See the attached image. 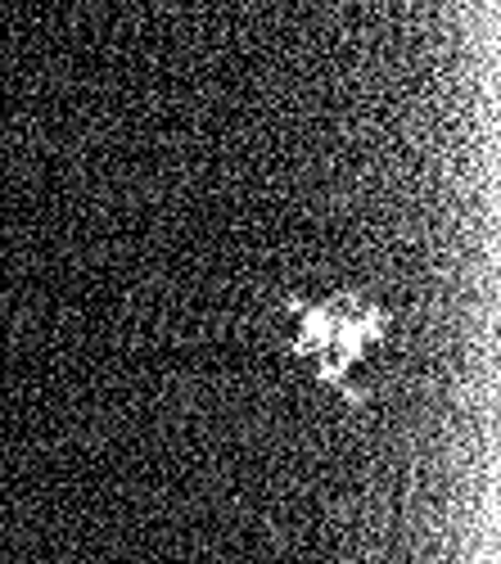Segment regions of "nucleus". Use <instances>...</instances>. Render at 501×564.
<instances>
[{"instance_id":"1","label":"nucleus","mask_w":501,"mask_h":564,"mask_svg":"<svg viewBox=\"0 0 501 564\" xmlns=\"http://www.w3.org/2000/svg\"><path fill=\"white\" fill-rule=\"evenodd\" d=\"M294 352L307 357L322 375V384L348 393V370L367 357L384 330L389 316L361 294H330L322 303H294Z\"/></svg>"}]
</instances>
